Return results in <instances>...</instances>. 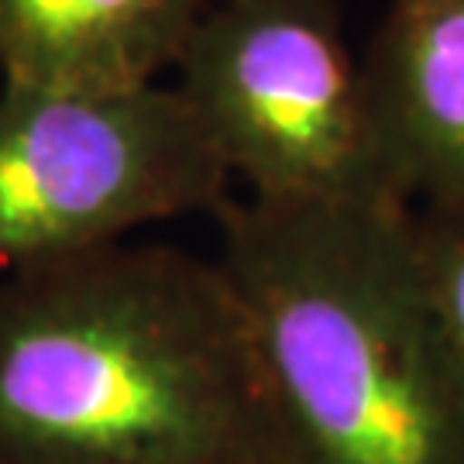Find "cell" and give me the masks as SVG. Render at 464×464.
Wrapping results in <instances>:
<instances>
[{
	"label": "cell",
	"instance_id": "cell-3",
	"mask_svg": "<svg viewBox=\"0 0 464 464\" xmlns=\"http://www.w3.org/2000/svg\"><path fill=\"white\" fill-rule=\"evenodd\" d=\"M227 176L276 203H406L337 0H210L176 63Z\"/></svg>",
	"mask_w": 464,
	"mask_h": 464
},
{
	"label": "cell",
	"instance_id": "cell-5",
	"mask_svg": "<svg viewBox=\"0 0 464 464\" xmlns=\"http://www.w3.org/2000/svg\"><path fill=\"white\" fill-rule=\"evenodd\" d=\"M362 69L402 197H464V0H389Z\"/></svg>",
	"mask_w": 464,
	"mask_h": 464
},
{
	"label": "cell",
	"instance_id": "cell-7",
	"mask_svg": "<svg viewBox=\"0 0 464 464\" xmlns=\"http://www.w3.org/2000/svg\"><path fill=\"white\" fill-rule=\"evenodd\" d=\"M410 251L433 334L464 385V197L416 199Z\"/></svg>",
	"mask_w": 464,
	"mask_h": 464
},
{
	"label": "cell",
	"instance_id": "cell-1",
	"mask_svg": "<svg viewBox=\"0 0 464 464\" xmlns=\"http://www.w3.org/2000/svg\"><path fill=\"white\" fill-rule=\"evenodd\" d=\"M0 464H306L217 258L100 245L0 279Z\"/></svg>",
	"mask_w": 464,
	"mask_h": 464
},
{
	"label": "cell",
	"instance_id": "cell-6",
	"mask_svg": "<svg viewBox=\"0 0 464 464\" xmlns=\"http://www.w3.org/2000/svg\"><path fill=\"white\" fill-rule=\"evenodd\" d=\"M210 0H0L4 86L131 93L176 69Z\"/></svg>",
	"mask_w": 464,
	"mask_h": 464
},
{
	"label": "cell",
	"instance_id": "cell-4",
	"mask_svg": "<svg viewBox=\"0 0 464 464\" xmlns=\"http://www.w3.org/2000/svg\"><path fill=\"white\" fill-rule=\"evenodd\" d=\"M231 176L176 86L131 93L0 90V266L124 241L214 214Z\"/></svg>",
	"mask_w": 464,
	"mask_h": 464
},
{
	"label": "cell",
	"instance_id": "cell-2",
	"mask_svg": "<svg viewBox=\"0 0 464 464\" xmlns=\"http://www.w3.org/2000/svg\"><path fill=\"white\" fill-rule=\"evenodd\" d=\"M217 262L306 464H464V385L427 316L406 203L224 199Z\"/></svg>",
	"mask_w": 464,
	"mask_h": 464
}]
</instances>
